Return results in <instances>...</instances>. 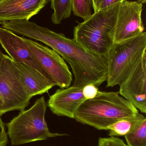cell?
Here are the masks:
<instances>
[{"mask_svg": "<svg viewBox=\"0 0 146 146\" xmlns=\"http://www.w3.org/2000/svg\"><path fill=\"white\" fill-rule=\"evenodd\" d=\"M27 36L51 47L69 64L74 75L73 86L84 87L91 83L98 88L106 81L108 60L105 56L87 52L73 38L37 24L29 27Z\"/></svg>", "mask_w": 146, "mask_h": 146, "instance_id": "6da1fadb", "label": "cell"}, {"mask_svg": "<svg viewBox=\"0 0 146 146\" xmlns=\"http://www.w3.org/2000/svg\"><path fill=\"white\" fill-rule=\"evenodd\" d=\"M139 113L135 106L118 92L99 91L94 98L86 100L80 106L74 119L98 130H108L119 120Z\"/></svg>", "mask_w": 146, "mask_h": 146, "instance_id": "7a4b0ae2", "label": "cell"}, {"mask_svg": "<svg viewBox=\"0 0 146 146\" xmlns=\"http://www.w3.org/2000/svg\"><path fill=\"white\" fill-rule=\"evenodd\" d=\"M122 3L99 9L78 22L74 29V40L86 51L106 57L114 44V30Z\"/></svg>", "mask_w": 146, "mask_h": 146, "instance_id": "3957f363", "label": "cell"}, {"mask_svg": "<svg viewBox=\"0 0 146 146\" xmlns=\"http://www.w3.org/2000/svg\"><path fill=\"white\" fill-rule=\"evenodd\" d=\"M46 108L45 99L44 97H41L36 100L30 109L21 111L6 124L11 146L68 135L67 134L50 132L45 120Z\"/></svg>", "mask_w": 146, "mask_h": 146, "instance_id": "277c9868", "label": "cell"}, {"mask_svg": "<svg viewBox=\"0 0 146 146\" xmlns=\"http://www.w3.org/2000/svg\"><path fill=\"white\" fill-rule=\"evenodd\" d=\"M146 33L129 40L114 43L106 56L107 87L122 84L146 54Z\"/></svg>", "mask_w": 146, "mask_h": 146, "instance_id": "5b68a950", "label": "cell"}, {"mask_svg": "<svg viewBox=\"0 0 146 146\" xmlns=\"http://www.w3.org/2000/svg\"><path fill=\"white\" fill-rule=\"evenodd\" d=\"M0 116L9 111L25 110L31 99L13 60L3 54L0 65Z\"/></svg>", "mask_w": 146, "mask_h": 146, "instance_id": "8992f818", "label": "cell"}, {"mask_svg": "<svg viewBox=\"0 0 146 146\" xmlns=\"http://www.w3.org/2000/svg\"><path fill=\"white\" fill-rule=\"evenodd\" d=\"M25 44L40 62L55 85L61 88L69 87L73 75L63 58L54 50L30 39L23 38Z\"/></svg>", "mask_w": 146, "mask_h": 146, "instance_id": "52a82bcc", "label": "cell"}, {"mask_svg": "<svg viewBox=\"0 0 146 146\" xmlns=\"http://www.w3.org/2000/svg\"><path fill=\"white\" fill-rule=\"evenodd\" d=\"M143 4L124 0L118 10L114 30V43L136 37L144 32L141 19Z\"/></svg>", "mask_w": 146, "mask_h": 146, "instance_id": "ba28073f", "label": "cell"}, {"mask_svg": "<svg viewBox=\"0 0 146 146\" xmlns=\"http://www.w3.org/2000/svg\"><path fill=\"white\" fill-rule=\"evenodd\" d=\"M0 44L13 61L31 67L55 85L53 80L34 56L23 38L3 27H0Z\"/></svg>", "mask_w": 146, "mask_h": 146, "instance_id": "9c48e42d", "label": "cell"}, {"mask_svg": "<svg viewBox=\"0 0 146 146\" xmlns=\"http://www.w3.org/2000/svg\"><path fill=\"white\" fill-rule=\"evenodd\" d=\"M146 54L127 80L120 86L119 94L137 110L146 113Z\"/></svg>", "mask_w": 146, "mask_h": 146, "instance_id": "30bf717a", "label": "cell"}, {"mask_svg": "<svg viewBox=\"0 0 146 146\" xmlns=\"http://www.w3.org/2000/svg\"><path fill=\"white\" fill-rule=\"evenodd\" d=\"M83 88L72 86L57 89L50 97L48 106L55 115L74 119L75 111L86 100L83 95Z\"/></svg>", "mask_w": 146, "mask_h": 146, "instance_id": "8fae6325", "label": "cell"}, {"mask_svg": "<svg viewBox=\"0 0 146 146\" xmlns=\"http://www.w3.org/2000/svg\"><path fill=\"white\" fill-rule=\"evenodd\" d=\"M47 3V0H0V24L11 21L29 20Z\"/></svg>", "mask_w": 146, "mask_h": 146, "instance_id": "7c38bea8", "label": "cell"}, {"mask_svg": "<svg viewBox=\"0 0 146 146\" xmlns=\"http://www.w3.org/2000/svg\"><path fill=\"white\" fill-rule=\"evenodd\" d=\"M13 63L30 98L36 95L48 93L55 86L34 68L24 63L14 61Z\"/></svg>", "mask_w": 146, "mask_h": 146, "instance_id": "4fadbf2b", "label": "cell"}, {"mask_svg": "<svg viewBox=\"0 0 146 146\" xmlns=\"http://www.w3.org/2000/svg\"><path fill=\"white\" fill-rule=\"evenodd\" d=\"M145 118L143 115L139 113L135 116L121 119L109 128V136H124Z\"/></svg>", "mask_w": 146, "mask_h": 146, "instance_id": "5bb4252c", "label": "cell"}, {"mask_svg": "<svg viewBox=\"0 0 146 146\" xmlns=\"http://www.w3.org/2000/svg\"><path fill=\"white\" fill-rule=\"evenodd\" d=\"M51 7L54 10L51 15L52 22L58 25L71 15L72 0H51Z\"/></svg>", "mask_w": 146, "mask_h": 146, "instance_id": "9a60e30c", "label": "cell"}, {"mask_svg": "<svg viewBox=\"0 0 146 146\" xmlns=\"http://www.w3.org/2000/svg\"><path fill=\"white\" fill-rule=\"evenodd\" d=\"M124 136L128 146H146V118Z\"/></svg>", "mask_w": 146, "mask_h": 146, "instance_id": "2e32d148", "label": "cell"}, {"mask_svg": "<svg viewBox=\"0 0 146 146\" xmlns=\"http://www.w3.org/2000/svg\"><path fill=\"white\" fill-rule=\"evenodd\" d=\"M92 0H72V11L75 16L85 20L92 15Z\"/></svg>", "mask_w": 146, "mask_h": 146, "instance_id": "e0dca14e", "label": "cell"}, {"mask_svg": "<svg viewBox=\"0 0 146 146\" xmlns=\"http://www.w3.org/2000/svg\"><path fill=\"white\" fill-rule=\"evenodd\" d=\"M98 146H128L122 140L117 137L100 138Z\"/></svg>", "mask_w": 146, "mask_h": 146, "instance_id": "ac0fdd59", "label": "cell"}, {"mask_svg": "<svg viewBox=\"0 0 146 146\" xmlns=\"http://www.w3.org/2000/svg\"><path fill=\"white\" fill-rule=\"evenodd\" d=\"M99 91L98 88L91 83L83 87V94L86 99H92L97 96Z\"/></svg>", "mask_w": 146, "mask_h": 146, "instance_id": "d6986e66", "label": "cell"}, {"mask_svg": "<svg viewBox=\"0 0 146 146\" xmlns=\"http://www.w3.org/2000/svg\"><path fill=\"white\" fill-rule=\"evenodd\" d=\"M8 140L5 126L0 116V146H7Z\"/></svg>", "mask_w": 146, "mask_h": 146, "instance_id": "ffe728a7", "label": "cell"}, {"mask_svg": "<svg viewBox=\"0 0 146 146\" xmlns=\"http://www.w3.org/2000/svg\"><path fill=\"white\" fill-rule=\"evenodd\" d=\"M124 0H103L99 8V9H104L111 7L118 3L122 2Z\"/></svg>", "mask_w": 146, "mask_h": 146, "instance_id": "44dd1931", "label": "cell"}, {"mask_svg": "<svg viewBox=\"0 0 146 146\" xmlns=\"http://www.w3.org/2000/svg\"><path fill=\"white\" fill-rule=\"evenodd\" d=\"M103 0H92L93 7L94 10V12H97L99 10L100 5Z\"/></svg>", "mask_w": 146, "mask_h": 146, "instance_id": "7402d4cb", "label": "cell"}, {"mask_svg": "<svg viewBox=\"0 0 146 146\" xmlns=\"http://www.w3.org/2000/svg\"><path fill=\"white\" fill-rule=\"evenodd\" d=\"M3 54L2 53L1 51L0 50V65L2 61L3 60Z\"/></svg>", "mask_w": 146, "mask_h": 146, "instance_id": "603a6c76", "label": "cell"}, {"mask_svg": "<svg viewBox=\"0 0 146 146\" xmlns=\"http://www.w3.org/2000/svg\"><path fill=\"white\" fill-rule=\"evenodd\" d=\"M146 0H138L137 1L139 2V3L143 4H144V3H146Z\"/></svg>", "mask_w": 146, "mask_h": 146, "instance_id": "cb8c5ba5", "label": "cell"}, {"mask_svg": "<svg viewBox=\"0 0 146 146\" xmlns=\"http://www.w3.org/2000/svg\"><path fill=\"white\" fill-rule=\"evenodd\" d=\"M3 103V100L2 99L1 97L0 96V106Z\"/></svg>", "mask_w": 146, "mask_h": 146, "instance_id": "d4e9b609", "label": "cell"}]
</instances>
